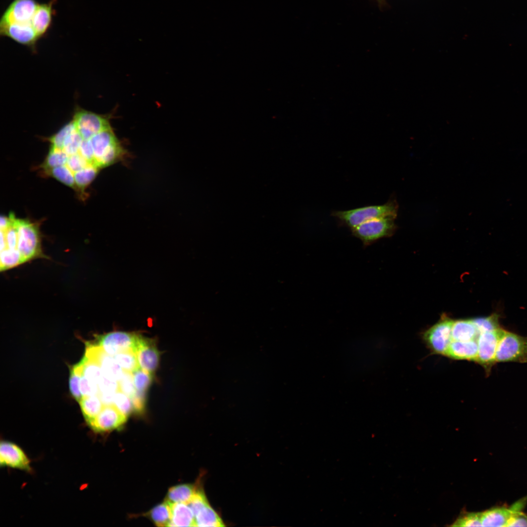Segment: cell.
I'll use <instances>...</instances> for the list:
<instances>
[{"label":"cell","mask_w":527,"mask_h":527,"mask_svg":"<svg viewBox=\"0 0 527 527\" xmlns=\"http://www.w3.org/2000/svg\"><path fill=\"white\" fill-rule=\"evenodd\" d=\"M90 164H94V150L89 140H83L79 152Z\"/></svg>","instance_id":"40"},{"label":"cell","mask_w":527,"mask_h":527,"mask_svg":"<svg viewBox=\"0 0 527 527\" xmlns=\"http://www.w3.org/2000/svg\"><path fill=\"white\" fill-rule=\"evenodd\" d=\"M133 378L136 391L145 393L152 381V374L138 368L132 373Z\"/></svg>","instance_id":"30"},{"label":"cell","mask_w":527,"mask_h":527,"mask_svg":"<svg viewBox=\"0 0 527 527\" xmlns=\"http://www.w3.org/2000/svg\"><path fill=\"white\" fill-rule=\"evenodd\" d=\"M195 488L190 484H180L169 489L167 501L171 503L187 504L196 492Z\"/></svg>","instance_id":"20"},{"label":"cell","mask_w":527,"mask_h":527,"mask_svg":"<svg viewBox=\"0 0 527 527\" xmlns=\"http://www.w3.org/2000/svg\"><path fill=\"white\" fill-rule=\"evenodd\" d=\"M452 527L482 526L481 512L464 511L450 526Z\"/></svg>","instance_id":"32"},{"label":"cell","mask_w":527,"mask_h":527,"mask_svg":"<svg viewBox=\"0 0 527 527\" xmlns=\"http://www.w3.org/2000/svg\"><path fill=\"white\" fill-rule=\"evenodd\" d=\"M72 120L83 140H89L97 133L112 128L108 116L98 114L78 106L75 109Z\"/></svg>","instance_id":"6"},{"label":"cell","mask_w":527,"mask_h":527,"mask_svg":"<svg viewBox=\"0 0 527 527\" xmlns=\"http://www.w3.org/2000/svg\"><path fill=\"white\" fill-rule=\"evenodd\" d=\"M84 354L99 364L104 376L117 381L122 377L123 371L114 357L107 354L98 345L86 343Z\"/></svg>","instance_id":"13"},{"label":"cell","mask_w":527,"mask_h":527,"mask_svg":"<svg viewBox=\"0 0 527 527\" xmlns=\"http://www.w3.org/2000/svg\"><path fill=\"white\" fill-rule=\"evenodd\" d=\"M138 335L134 332L112 331L98 335L96 344L107 354L114 356L122 352L133 351Z\"/></svg>","instance_id":"9"},{"label":"cell","mask_w":527,"mask_h":527,"mask_svg":"<svg viewBox=\"0 0 527 527\" xmlns=\"http://www.w3.org/2000/svg\"><path fill=\"white\" fill-rule=\"evenodd\" d=\"M477 339L467 341H452L445 356L455 360L476 361Z\"/></svg>","instance_id":"14"},{"label":"cell","mask_w":527,"mask_h":527,"mask_svg":"<svg viewBox=\"0 0 527 527\" xmlns=\"http://www.w3.org/2000/svg\"><path fill=\"white\" fill-rule=\"evenodd\" d=\"M16 228L0 239V269L5 271L42 256L39 227L26 219H15Z\"/></svg>","instance_id":"1"},{"label":"cell","mask_w":527,"mask_h":527,"mask_svg":"<svg viewBox=\"0 0 527 527\" xmlns=\"http://www.w3.org/2000/svg\"><path fill=\"white\" fill-rule=\"evenodd\" d=\"M195 521L196 527L225 526L221 518L209 505L202 508L195 516Z\"/></svg>","instance_id":"22"},{"label":"cell","mask_w":527,"mask_h":527,"mask_svg":"<svg viewBox=\"0 0 527 527\" xmlns=\"http://www.w3.org/2000/svg\"><path fill=\"white\" fill-rule=\"evenodd\" d=\"M171 518L170 527H195L194 515L186 503H171Z\"/></svg>","instance_id":"16"},{"label":"cell","mask_w":527,"mask_h":527,"mask_svg":"<svg viewBox=\"0 0 527 527\" xmlns=\"http://www.w3.org/2000/svg\"><path fill=\"white\" fill-rule=\"evenodd\" d=\"M512 514L510 507H492L481 512L482 526L506 527Z\"/></svg>","instance_id":"17"},{"label":"cell","mask_w":527,"mask_h":527,"mask_svg":"<svg viewBox=\"0 0 527 527\" xmlns=\"http://www.w3.org/2000/svg\"><path fill=\"white\" fill-rule=\"evenodd\" d=\"M89 140L94 150V165L95 166L105 152L120 143L112 128L97 133Z\"/></svg>","instance_id":"15"},{"label":"cell","mask_w":527,"mask_h":527,"mask_svg":"<svg viewBox=\"0 0 527 527\" xmlns=\"http://www.w3.org/2000/svg\"><path fill=\"white\" fill-rule=\"evenodd\" d=\"M69 156L62 149L50 146L47 154L41 167L43 170L50 169L59 166L66 165Z\"/></svg>","instance_id":"26"},{"label":"cell","mask_w":527,"mask_h":527,"mask_svg":"<svg viewBox=\"0 0 527 527\" xmlns=\"http://www.w3.org/2000/svg\"><path fill=\"white\" fill-rule=\"evenodd\" d=\"M133 351L140 368L151 374L155 372L160 360V353L153 340L139 333Z\"/></svg>","instance_id":"10"},{"label":"cell","mask_w":527,"mask_h":527,"mask_svg":"<svg viewBox=\"0 0 527 527\" xmlns=\"http://www.w3.org/2000/svg\"><path fill=\"white\" fill-rule=\"evenodd\" d=\"M527 363V337L504 330L499 341L496 363Z\"/></svg>","instance_id":"4"},{"label":"cell","mask_w":527,"mask_h":527,"mask_svg":"<svg viewBox=\"0 0 527 527\" xmlns=\"http://www.w3.org/2000/svg\"><path fill=\"white\" fill-rule=\"evenodd\" d=\"M74 125L73 121H70L63 125L58 132L47 138L51 145L62 150L63 142Z\"/></svg>","instance_id":"34"},{"label":"cell","mask_w":527,"mask_h":527,"mask_svg":"<svg viewBox=\"0 0 527 527\" xmlns=\"http://www.w3.org/2000/svg\"><path fill=\"white\" fill-rule=\"evenodd\" d=\"M453 322L444 316L424 333V340L433 353L445 355L452 341L451 329Z\"/></svg>","instance_id":"7"},{"label":"cell","mask_w":527,"mask_h":527,"mask_svg":"<svg viewBox=\"0 0 527 527\" xmlns=\"http://www.w3.org/2000/svg\"><path fill=\"white\" fill-rule=\"evenodd\" d=\"M99 168L94 164H90L84 168L74 173L76 185L81 196H83L85 188L96 178Z\"/></svg>","instance_id":"23"},{"label":"cell","mask_w":527,"mask_h":527,"mask_svg":"<svg viewBox=\"0 0 527 527\" xmlns=\"http://www.w3.org/2000/svg\"><path fill=\"white\" fill-rule=\"evenodd\" d=\"M506 527H527V515L522 511L512 513Z\"/></svg>","instance_id":"42"},{"label":"cell","mask_w":527,"mask_h":527,"mask_svg":"<svg viewBox=\"0 0 527 527\" xmlns=\"http://www.w3.org/2000/svg\"><path fill=\"white\" fill-rule=\"evenodd\" d=\"M119 390L131 398L136 392L132 373L123 371L121 379L118 381Z\"/></svg>","instance_id":"35"},{"label":"cell","mask_w":527,"mask_h":527,"mask_svg":"<svg viewBox=\"0 0 527 527\" xmlns=\"http://www.w3.org/2000/svg\"><path fill=\"white\" fill-rule=\"evenodd\" d=\"M79 363L81 368V374L89 380L98 385L103 376L101 368L99 364L85 354Z\"/></svg>","instance_id":"25"},{"label":"cell","mask_w":527,"mask_h":527,"mask_svg":"<svg viewBox=\"0 0 527 527\" xmlns=\"http://www.w3.org/2000/svg\"><path fill=\"white\" fill-rule=\"evenodd\" d=\"M187 504L192 510L194 516L202 508L209 505L205 495L200 491H196Z\"/></svg>","instance_id":"37"},{"label":"cell","mask_w":527,"mask_h":527,"mask_svg":"<svg viewBox=\"0 0 527 527\" xmlns=\"http://www.w3.org/2000/svg\"><path fill=\"white\" fill-rule=\"evenodd\" d=\"M479 333L472 320L454 321L451 329L452 341H467L477 339Z\"/></svg>","instance_id":"18"},{"label":"cell","mask_w":527,"mask_h":527,"mask_svg":"<svg viewBox=\"0 0 527 527\" xmlns=\"http://www.w3.org/2000/svg\"><path fill=\"white\" fill-rule=\"evenodd\" d=\"M39 3L36 0H13L1 17L0 35L35 52L41 39L37 15Z\"/></svg>","instance_id":"2"},{"label":"cell","mask_w":527,"mask_h":527,"mask_svg":"<svg viewBox=\"0 0 527 527\" xmlns=\"http://www.w3.org/2000/svg\"><path fill=\"white\" fill-rule=\"evenodd\" d=\"M148 515L156 526H169L171 518L170 503L166 500L157 505L148 513Z\"/></svg>","instance_id":"21"},{"label":"cell","mask_w":527,"mask_h":527,"mask_svg":"<svg viewBox=\"0 0 527 527\" xmlns=\"http://www.w3.org/2000/svg\"><path fill=\"white\" fill-rule=\"evenodd\" d=\"M504 331V329L500 328L492 331L481 333L478 336V351L476 362L484 368L487 376L496 363L497 347Z\"/></svg>","instance_id":"8"},{"label":"cell","mask_w":527,"mask_h":527,"mask_svg":"<svg viewBox=\"0 0 527 527\" xmlns=\"http://www.w3.org/2000/svg\"><path fill=\"white\" fill-rule=\"evenodd\" d=\"M46 175L51 176L65 185L73 188L79 193V190L76 185L74 173L66 165H63L50 169L43 170Z\"/></svg>","instance_id":"24"},{"label":"cell","mask_w":527,"mask_h":527,"mask_svg":"<svg viewBox=\"0 0 527 527\" xmlns=\"http://www.w3.org/2000/svg\"><path fill=\"white\" fill-rule=\"evenodd\" d=\"M395 219L393 218L372 219L350 230L354 236L362 241L364 246H367L381 238L391 236L397 227Z\"/></svg>","instance_id":"5"},{"label":"cell","mask_w":527,"mask_h":527,"mask_svg":"<svg viewBox=\"0 0 527 527\" xmlns=\"http://www.w3.org/2000/svg\"><path fill=\"white\" fill-rule=\"evenodd\" d=\"M0 465L27 472H31V462L23 449L17 444L8 441H1L0 444Z\"/></svg>","instance_id":"11"},{"label":"cell","mask_w":527,"mask_h":527,"mask_svg":"<svg viewBox=\"0 0 527 527\" xmlns=\"http://www.w3.org/2000/svg\"><path fill=\"white\" fill-rule=\"evenodd\" d=\"M82 414L88 424L100 413L103 404L98 395L83 397L79 402Z\"/></svg>","instance_id":"19"},{"label":"cell","mask_w":527,"mask_h":527,"mask_svg":"<svg viewBox=\"0 0 527 527\" xmlns=\"http://www.w3.org/2000/svg\"><path fill=\"white\" fill-rule=\"evenodd\" d=\"M81 375V368L78 363L71 368L69 379V387L70 393L78 402L83 397L80 386Z\"/></svg>","instance_id":"29"},{"label":"cell","mask_w":527,"mask_h":527,"mask_svg":"<svg viewBox=\"0 0 527 527\" xmlns=\"http://www.w3.org/2000/svg\"><path fill=\"white\" fill-rule=\"evenodd\" d=\"M80 386L83 397L99 395L98 385L89 380L82 374L81 376Z\"/></svg>","instance_id":"38"},{"label":"cell","mask_w":527,"mask_h":527,"mask_svg":"<svg viewBox=\"0 0 527 527\" xmlns=\"http://www.w3.org/2000/svg\"><path fill=\"white\" fill-rule=\"evenodd\" d=\"M90 164L79 153L69 156L66 165L74 173L84 168Z\"/></svg>","instance_id":"39"},{"label":"cell","mask_w":527,"mask_h":527,"mask_svg":"<svg viewBox=\"0 0 527 527\" xmlns=\"http://www.w3.org/2000/svg\"><path fill=\"white\" fill-rule=\"evenodd\" d=\"M380 8H382L386 4V0H376Z\"/></svg>","instance_id":"43"},{"label":"cell","mask_w":527,"mask_h":527,"mask_svg":"<svg viewBox=\"0 0 527 527\" xmlns=\"http://www.w3.org/2000/svg\"><path fill=\"white\" fill-rule=\"evenodd\" d=\"M127 419V417L113 405H103L100 413L88 425L95 432H105L120 427Z\"/></svg>","instance_id":"12"},{"label":"cell","mask_w":527,"mask_h":527,"mask_svg":"<svg viewBox=\"0 0 527 527\" xmlns=\"http://www.w3.org/2000/svg\"><path fill=\"white\" fill-rule=\"evenodd\" d=\"M113 405L127 417L134 411L131 398L120 390L114 395Z\"/></svg>","instance_id":"33"},{"label":"cell","mask_w":527,"mask_h":527,"mask_svg":"<svg viewBox=\"0 0 527 527\" xmlns=\"http://www.w3.org/2000/svg\"><path fill=\"white\" fill-rule=\"evenodd\" d=\"M83 140L74 124L63 142L62 150L68 156L78 153Z\"/></svg>","instance_id":"28"},{"label":"cell","mask_w":527,"mask_h":527,"mask_svg":"<svg viewBox=\"0 0 527 527\" xmlns=\"http://www.w3.org/2000/svg\"><path fill=\"white\" fill-rule=\"evenodd\" d=\"M99 395H114L119 390L118 382L103 375L98 383Z\"/></svg>","instance_id":"36"},{"label":"cell","mask_w":527,"mask_h":527,"mask_svg":"<svg viewBox=\"0 0 527 527\" xmlns=\"http://www.w3.org/2000/svg\"><path fill=\"white\" fill-rule=\"evenodd\" d=\"M398 204L394 198L390 199L381 205L363 206L347 210L334 211L331 215L334 217L340 226L351 229L366 221L378 218H396Z\"/></svg>","instance_id":"3"},{"label":"cell","mask_w":527,"mask_h":527,"mask_svg":"<svg viewBox=\"0 0 527 527\" xmlns=\"http://www.w3.org/2000/svg\"><path fill=\"white\" fill-rule=\"evenodd\" d=\"M145 393H141L136 391L135 394L131 398L133 410L136 413H141L144 411L145 406Z\"/></svg>","instance_id":"41"},{"label":"cell","mask_w":527,"mask_h":527,"mask_svg":"<svg viewBox=\"0 0 527 527\" xmlns=\"http://www.w3.org/2000/svg\"><path fill=\"white\" fill-rule=\"evenodd\" d=\"M479 334L481 333L492 331L500 328L498 316L493 314L487 317H481L472 320Z\"/></svg>","instance_id":"31"},{"label":"cell","mask_w":527,"mask_h":527,"mask_svg":"<svg viewBox=\"0 0 527 527\" xmlns=\"http://www.w3.org/2000/svg\"><path fill=\"white\" fill-rule=\"evenodd\" d=\"M113 357L123 371L132 373L140 368L136 355L133 350L119 353Z\"/></svg>","instance_id":"27"}]
</instances>
